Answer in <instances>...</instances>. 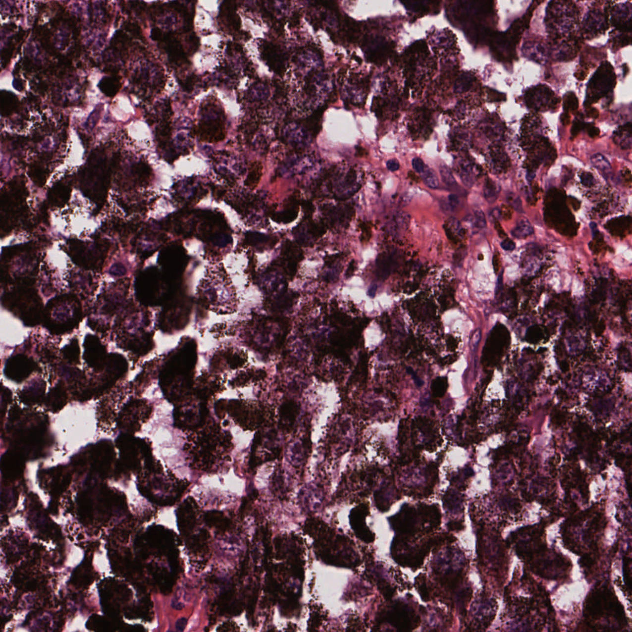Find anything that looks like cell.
<instances>
[{
  "mask_svg": "<svg viewBox=\"0 0 632 632\" xmlns=\"http://www.w3.org/2000/svg\"><path fill=\"white\" fill-rule=\"evenodd\" d=\"M540 527H533L519 531L514 536L516 552L534 573L544 578L556 579L568 573L569 562L562 555L547 548Z\"/></svg>",
  "mask_w": 632,
  "mask_h": 632,
  "instance_id": "cell-1",
  "label": "cell"
},
{
  "mask_svg": "<svg viewBox=\"0 0 632 632\" xmlns=\"http://www.w3.org/2000/svg\"><path fill=\"white\" fill-rule=\"evenodd\" d=\"M401 59L406 92L408 94V90H411L414 96H420L437 69L436 60L431 56L427 43L424 40L415 42L406 50Z\"/></svg>",
  "mask_w": 632,
  "mask_h": 632,
  "instance_id": "cell-2",
  "label": "cell"
},
{
  "mask_svg": "<svg viewBox=\"0 0 632 632\" xmlns=\"http://www.w3.org/2000/svg\"><path fill=\"white\" fill-rule=\"evenodd\" d=\"M198 293L210 310L214 312L230 314L237 309L234 285L221 268L208 270L201 282Z\"/></svg>",
  "mask_w": 632,
  "mask_h": 632,
  "instance_id": "cell-3",
  "label": "cell"
},
{
  "mask_svg": "<svg viewBox=\"0 0 632 632\" xmlns=\"http://www.w3.org/2000/svg\"><path fill=\"white\" fill-rule=\"evenodd\" d=\"M82 318L78 299L71 295H62L49 301L44 309L45 325L50 332L62 334L73 330Z\"/></svg>",
  "mask_w": 632,
  "mask_h": 632,
  "instance_id": "cell-4",
  "label": "cell"
},
{
  "mask_svg": "<svg viewBox=\"0 0 632 632\" xmlns=\"http://www.w3.org/2000/svg\"><path fill=\"white\" fill-rule=\"evenodd\" d=\"M579 19L580 12L573 1H551L546 9L545 24L552 42L574 36Z\"/></svg>",
  "mask_w": 632,
  "mask_h": 632,
  "instance_id": "cell-5",
  "label": "cell"
},
{
  "mask_svg": "<svg viewBox=\"0 0 632 632\" xmlns=\"http://www.w3.org/2000/svg\"><path fill=\"white\" fill-rule=\"evenodd\" d=\"M32 285L19 284L16 289L7 293L2 302L14 314L19 316L26 325L34 326L44 320L42 301Z\"/></svg>",
  "mask_w": 632,
  "mask_h": 632,
  "instance_id": "cell-6",
  "label": "cell"
},
{
  "mask_svg": "<svg viewBox=\"0 0 632 632\" xmlns=\"http://www.w3.org/2000/svg\"><path fill=\"white\" fill-rule=\"evenodd\" d=\"M586 603L585 613L589 620L608 621L611 628H614L612 621L616 628H622L626 624L625 614L618 599L608 587L594 589Z\"/></svg>",
  "mask_w": 632,
  "mask_h": 632,
  "instance_id": "cell-7",
  "label": "cell"
},
{
  "mask_svg": "<svg viewBox=\"0 0 632 632\" xmlns=\"http://www.w3.org/2000/svg\"><path fill=\"white\" fill-rule=\"evenodd\" d=\"M616 84V76L613 67L604 61L599 67L589 82L586 104L590 105L608 96Z\"/></svg>",
  "mask_w": 632,
  "mask_h": 632,
  "instance_id": "cell-8",
  "label": "cell"
},
{
  "mask_svg": "<svg viewBox=\"0 0 632 632\" xmlns=\"http://www.w3.org/2000/svg\"><path fill=\"white\" fill-rule=\"evenodd\" d=\"M609 2H596L589 10L581 26V34L584 39H593L603 34L609 28V13L611 5Z\"/></svg>",
  "mask_w": 632,
  "mask_h": 632,
  "instance_id": "cell-9",
  "label": "cell"
},
{
  "mask_svg": "<svg viewBox=\"0 0 632 632\" xmlns=\"http://www.w3.org/2000/svg\"><path fill=\"white\" fill-rule=\"evenodd\" d=\"M527 106L535 111H554L558 109L561 100L546 85H538L528 89L524 95Z\"/></svg>",
  "mask_w": 632,
  "mask_h": 632,
  "instance_id": "cell-10",
  "label": "cell"
},
{
  "mask_svg": "<svg viewBox=\"0 0 632 632\" xmlns=\"http://www.w3.org/2000/svg\"><path fill=\"white\" fill-rule=\"evenodd\" d=\"M435 124L434 111L426 106L415 107L409 116V130L416 139H427L432 134Z\"/></svg>",
  "mask_w": 632,
  "mask_h": 632,
  "instance_id": "cell-11",
  "label": "cell"
},
{
  "mask_svg": "<svg viewBox=\"0 0 632 632\" xmlns=\"http://www.w3.org/2000/svg\"><path fill=\"white\" fill-rule=\"evenodd\" d=\"M430 44L436 56L441 59L457 56L459 49L455 34L449 29L430 35Z\"/></svg>",
  "mask_w": 632,
  "mask_h": 632,
  "instance_id": "cell-12",
  "label": "cell"
},
{
  "mask_svg": "<svg viewBox=\"0 0 632 632\" xmlns=\"http://www.w3.org/2000/svg\"><path fill=\"white\" fill-rule=\"evenodd\" d=\"M84 348V359L90 367L98 370L105 368L108 355L99 338L93 335H87Z\"/></svg>",
  "mask_w": 632,
  "mask_h": 632,
  "instance_id": "cell-13",
  "label": "cell"
},
{
  "mask_svg": "<svg viewBox=\"0 0 632 632\" xmlns=\"http://www.w3.org/2000/svg\"><path fill=\"white\" fill-rule=\"evenodd\" d=\"M36 366L32 359L24 355H16L7 360L4 372L9 378L21 380L31 374Z\"/></svg>",
  "mask_w": 632,
  "mask_h": 632,
  "instance_id": "cell-14",
  "label": "cell"
},
{
  "mask_svg": "<svg viewBox=\"0 0 632 632\" xmlns=\"http://www.w3.org/2000/svg\"><path fill=\"white\" fill-rule=\"evenodd\" d=\"M550 52L554 58L560 61H570L576 56L581 47V40L573 36L552 42Z\"/></svg>",
  "mask_w": 632,
  "mask_h": 632,
  "instance_id": "cell-15",
  "label": "cell"
},
{
  "mask_svg": "<svg viewBox=\"0 0 632 632\" xmlns=\"http://www.w3.org/2000/svg\"><path fill=\"white\" fill-rule=\"evenodd\" d=\"M463 554L456 550L448 549L438 554L435 561L436 570L443 574H450L451 572L458 571L463 567Z\"/></svg>",
  "mask_w": 632,
  "mask_h": 632,
  "instance_id": "cell-16",
  "label": "cell"
},
{
  "mask_svg": "<svg viewBox=\"0 0 632 632\" xmlns=\"http://www.w3.org/2000/svg\"><path fill=\"white\" fill-rule=\"evenodd\" d=\"M491 49L496 58L510 62L516 58V45L506 34H496L491 36Z\"/></svg>",
  "mask_w": 632,
  "mask_h": 632,
  "instance_id": "cell-17",
  "label": "cell"
},
{
  "mask_svg": "<svg viewBox=\"0 0 632 632\" xmlns=\"http://www.w3.org/2000/svg\"><path fill=\"white\" fill-rule=\"evenodd\" d=\"M611 23L616 32L632 34V5L623 3L612 7Z\"/></svg>",
  "mask_w": 632,
  "mask_h": 632,
  "instance_id": "cell-18",
  "label": "cell"
},
{
  "mask_svg": "<svg viewBox=\"0 0 632 632\" xmlns=\"http://www.w3.org/2000/svg\"><path fill=\"white\" fill-rule=\"evenodd\" d=\"M523 53L528 58L539 63H544L548 57V52L545 44L536 40H530L523 46Z\"/></svg>",
  "mask_w": 632,
  "mask_h": 632,
  "instance_id": "cell-19",
  "label": "cell"
},
{
  "mask_svg": "<svg viewBox=\"0 0 632 632\" xmlns=\"http://www.w3.org/2000/svg\"><path fill=\"white\" fill-rule=\"evenodd\" d=\"M284 136L290 144L295 147L305 146L309 142L307 130L298 124L288 125L284 130Z\"/></svg>",
  "mask_w": 632,
  "mask_h": 632,
  "instance_id": "cell-20",
  "label": "cell"
},
{
  "mask_svg": "<svg viewBox=\"0 0 632 632\" xmlns=\"http://www.w3.org/2000/svg\"><path fill=\"white\" fill-rule=\"evenodd\" d=\"M472 136L466 126H458L451 133L450 140L453 149L463 150L470 146Z\"/></svg>",
  "mask_w": 632,
  "mask_h": 632,
  "instance_id": "cell-21",
  "label": "cell"
},
{
  "mask_svg": "<svg viewBox=\"0 0 632 632\" xmlns=\"http://www.w3.org/2000/svg\"><path fill=\"white\" fill-rule=\"evenodd\" d=\"M116 286L110 288L109 292L105 293L101 298V312L105 315H112L118 308L119 302L122 297H120L117 292Z\"/></svg>",
  "mask_w": 632,
  "mask_h": 632,
  "instance_id": "cell-22",
  "label": "cell"
},
{
  "mask_svg": "<svg viewBox=\"0 0 632 632\" xmlns=\"http://www.w3.org/2000/svg\"><path fill=\"white\" fill-rule=\"evenodd\" d=\"M295 236L298 241L302 243L310 242L313 238L320 237L324 233V229L316 224H302L296 228Z\"/></svg>",
  "mask_w": 632,
  "mask_h": 632,
  "instance_id": "cell-23",
  "label": "cell"
},
{
  "mask_svg": "<svg viewBox=\"0 0 632 632\" xmlns=\"http://www.w3.org/2000/svg\"><path fill=\"white\" fill-rule=\"evenodd\" d=\"M391 614V621L398 628H408L411 625V613L406 606H396Z\"/></svg>",
  "mask_w": 632,
  "mask_h": 632,
  "instance_id": "cell-24",
  "label": "cell"
},
{
  "mask_svg": "<svg viewBox=\"0 0 632 632\" xmlns=\"http://www.w3.org/2000/svg\"><path fill=\"white\" fill-rule=\"evenodd\" d=\"M614 142L623 149H630L632 146V124H628L619 127L614 133Z\"/></svg>",
  "mask_w": 632,
  "mask_h": 632,
  "instance_id": "cell-25",
  "label": "cell"
},
{
  "mask_svg": "<svg viewBox=\"0 0 632 632\" xmlns=\"http://www.w3.org/2000/svg\"><path fill=\"white\" fill-rule=\"evenodd\" d=\"M494 607L491 602H479L474 606V613L479 621H483L484 624L489 623L495 614Z\"/></svg>",
  "mask_w": 632,
  "mask_h": 632,
  "instance_id": "cell-26",
  "label": "cell"
},
{
  "mask_svg": "<svg viewBox=\"0 0 632 632\" xmlns=\"http://www.w3.org/2000/svg\"><path fill=\"white\" fill-rule=\"evenodd\" d=\"M298 406L297 404L292 401L287 402L282 406L280 410V418L283 423H287L291 425L295 422L298 415Z\"/></svg>",
  "mask_w": 632,
  "mask_h": 632,
  "instance_id": "cell-27",
  "label": "cell"
},
{
  "mask_svg": "<svg viewBox=\"0 0 632 632\" xmlns=\"http://www.w3.org/2000/svg\"><path fill=\"white\" fill-rule=\"evenodd\" d=\"M305 446L301 441H296L290 446L288 450V460L293 465L298 466L301 465L305 459Z\"/></svg>",
  "mask_w": 632,
  "mask_h": 632,
  "instance_id": "cell-28",
  "label": "cell"
},
{
  "mask_svg": "<svg viewBox=\"0 0 632 632\" xmlns=\"http://www.w3.org/2000/svg\"><path fill=\"white\" fill-rule=\"evenodd\" d=\"M462 498L455 491H448L444 498V505L451 513L460 512L462 508Z\"/></svg>",
  "mask_w": 632,
  "mask_h": 632,
  "instance_id": "cell-29",
  "label": "cell"
},
{
  "mask_svg": "<svg viewBox=\"0 0 632 632\" xmlns=\"http://www.w3.org/2000/svg\"><path fill=\"white\" fill-rule=\"evenodd\" d=\"M65 360L71 363H78L80 356V348L78 340L73 338L61 351Z\"/></svg>",
  "mask_w": 632,
  "mask_h": 632,
  "instance_id": "cell-30",
  "label": "cell"
},
{
  "mask_svg": "<svg viewBox=\"0 0 632 632\" xmlns=\"http://www.w3.org/2000/svg\"><path fill=\"white\" fill-rule=\"evenodd\" d=\"M459 171L464 184L466 186H472L474 182V177H475L472 163L468 160L461 162L459 167Z\"/></svg>",
  "mask_w": 632,
  "mask_h": 632,
  "instance_id": "cell-31",
  "label": "cell"
},
{
  "mask_svg": "<svg viewBox=\"0 0 632 632\" xmlns=\"http://www.w3.org/2000/svg\"><path fill=\"white\" fill-rule=\"evenodd\" d=\"M534 232L533 228L531 226L530 223L526 219H521L518 221L516 226L512 230L513 236L523 239L530 235L532 234Z\"/></svg>",
  "mask_w": 632,
  "mask_h": 632,
  "instance_id": "cell-32",
  "label": "cell"
},
{
  "mask_svg": "<svg viewBox=\"0 0 632 632\" xmlns=\"http://www.w3.org/2000/svg\"><path fill=\"white\" fill-rule=\"evenodd\" d=\"M484 196L488 202L493 203L495 202L498 197L500 189L492 180H486L483 189Z\"/></svg>",
  "mask_w": 632,
  "mask_h": 632,
  "instance_id": "cell-33",
  "label": "cell"
},
{
  "mask_svg": "<svg viewBox=\"0 0 632 632\" xmlns=\"http://www.w3.org/2000/svg\"><path fill=\"white\" fill-rule=\"evenodd\" d=\"M591 162L594 167L604 174H608L609 172H611V164L603 155L599 154L593 155L591 158Z\"/></svg>",
  "mask_w": 632,
  "mask_h": 632,
  "instance_id": "cell-34",
  "label": "cell"
},
{
  "mask_svg": "<svg viewBox=\"0 0 632 632\" xmlns=\"http://www.w3.org/2000/svg\"><path fill=\"white\" fill-rule=\"evenodd\" d=\"M392 258L390 256H382L377 262L378 274L380 277H387L392 270Z\"/></svg>",
  "mask_w": 632,
  "mask_h": 632,
  "instance_id": "cell-35",
  "label": "cell"
},
{
  "mask_svg": "<svg viewBox=\"0 0 632 632\" xmlns=\"http://www.w3.org/2000/svg\"><path fill=\"white\" fill-rule=\"evenodd\" d=\"M563 107L564 113L569 114V112L575 111L578 109L579 100L574 93L569 92L564 97Z\"/></svg>",
  "mask_w": 632,
  "mask_h": 632,
  "instance_id": "cell-36",
  "label": "cell"
},
{
  "mask_svg": "<svg viewBox=\"0 0 632 632\" xmlns=\"http://www.w3.org/2000/svg\"><path fill=\"white\" fill-rule=\"evenodd\" d=\"M448 383L446 378H438L433 381L431 389L433 396L435 398H441L447 390Z\"/></svg>",
  "mask_w": 632,
  "mask_h": 632,
  "instance_id": "cell-37",
  "label": "cell"
},
{
  "mask_svg": "<svg viewBox=\"0 0 632 632\" xmlns=\"http://www.w3.org/2000/svg\"><path fill=\"white\" fill-rule=\"evenodd\" d=\"M422 179L425 184L427 187L431 189H436L439 185V181L438 177H436V174L433 170L426 167L423 171L421 173Z\"/></svg>",
  "mask_w": 632,
  "mask_h": 632,
  "instance_id": "cell-38",
  "label": "cell"
},
{
  "mask_svg": "<svg viewBox=\"0 0 632 632\" xmlns=\"http://www.w3.org/2000/svg\"><path fill=\"white\" fill-rule=\"evenodd\" d=\"M262 174V165L257 163V164L253 165L252 169L250 170L249 175L247 179L248 185L250 187H255L259 182L261 176Z\"/></svg>",
  "mask_w": 632,
  "mask_h": 632,
  "instance_id": "cell-39",
  "label": "cell"
},
{
  "mask_svg": "<svg viewBox=\"0 0 632 632\" xmlns=\"http://www.w3.org/2000/svg\"><path fill=\"white\" fill-rule=\"evenodd\" d=\"M298 213L295 210H285L284 211L278 212L274 215V219L283 223H289L293 221L297 217Z\"/></svg>",
  "mask_w": 632,
  "mask_h": 632,
  "instance_id": "cell-40",
  "label": "cell"
},
{
  "mask_svg": "<svg viewBox=\"0 0 632 632\" xmlns=\"http://www.w3.org/2000/svg\"><path fill=\"white\" fill-rule=\"evenodd\" d=\"M248 242L252 245H259L269 240V237L264 234L257 232H250L247 235Z\"/></svg>",
  "mask_w": 632,
  "mask_h": 632,
  "instance_id": "cell-41",
  "label": "cell"
},
{
  "mask_svg": "<svg viewBox=\"0 0 632 632\" xmlns=\"http://www.w3.org/2000/svg\"><path fill=\"white\" fill-rule=\"evenodd\" d=\"M392 488L389 486H384L378 491L376 498L377 503H382L383 506H387L389 503L390 496H392Z\"/></svg>",
  "mask_w": 632,
  "mask_h": 632,
  "instance_id": "cell-42",
  "label": "cell"
},
{
  "mask_svg": "<svg viewBox=\"0 0 632 632\" xmlns=\"http://www.w3.org/2000/svg\"><path fill=\"white\" fill-rule=\"evenodd\" d=\"M440 174L441 179L444 183L448 186H454L456 184V180L454 177L452 172L448 167L445 165H441L440 167Z\"/></svg>",
  "mask_w": 632,
  "mask_h": 632,
  "instance_id": "cell-43",
  "label": "cell"
},
{
  "mask_svg": "<svg viewBox=\"0 0 632 632\" xmlns=\"http://www.w3.org/2000/svg\"><path fill=\"white\" fill-rule=\"evenodd\" d=\"M619 360L621 365L625 367H631L632 355L630 351L625 347H622L619 353Z\"/></svg>",
  "mask_w": 632,
  "mask_h": 632,
  "instance_id": "cell-44",
  "label": "cell"
},
{
  "mask_svg": "<svg viewBox=\"0 0 632 632\" xmlns=\"http://www.w3.org/2000/svg\"><path fill=\"white\" fill-rule=\"evenodd\" d=\"M541 332L540 328L537 326H532L528 328L527 332L526 337L527 340L530 342H537L541 338Z\"/></svg>",
  "mask_w": 632,
  "mask_h": 632,
  "instance_id": "cell-45",
  "label": "cell"
},
{
  "mask_svg": "<svg viewBox=\"0 0 632 632\" xmlns=\"http://www.w3.org/2000/svg\"><path fill=\"white\" fill-rule=\"evenodd\" d=\"M481 337V332L480 328H477V329L474 331L471 339V347L473 352H475L476 348H477L479 343L480 342Z\"/></svg>",
  "mask_w": 632,
  "mask_h": 632,
  "instance_id": "cell-46",
  "label": "cell"
},
{
  "mask_svg": "<svg viewBox=\"0 0 632 632\" xmlns=\"http://www.w3.org/2000/svg\"><path fill=\"white\" fill-rule=\"evenodd\" d=\"M475 224L476 227L482 229L485 227L486 225V221L485 215L483 211L480 210H477L475 213Z\"/></svg>",
  "mask_w": 632,
  "mask_h": 632,
  "instance_id": "cell-47",
  "label": "cell"
},
{
  "mask_svg": "<svg viewBox=\"0 0 632 632\" xmlns=\"http://www.w3.org/2000/svg\"><path fill=\"white\" fill-rule=\"evenodd\" d=\"M508 202L510 203L511 206L516 211L519 212H523V205H522L520 198L516 196L515 195H510L508 197Z\"/></svg>",
  "mask_w": 632,
  "mask_h": 632,
  "instance_id": "cell-48",
  "label": "cell"
},
{
  "mask_svg": "<svg viewBox=\"0 0 632 632\" xmlns=\"http://www.w3.org/2000/svg\"><path fill=\"white\" fill-rule=\"evenodd\" d=\"M581 345L583 343L579 338L573 337L569 338L568 340V346L571 352H577V351L580 349Z\"/></svg>",
  "mask_w": 632,
  "mask_h": 632,
  "instance_id": "cell-49",
  "label": "cell"
},
{
  "mask_svg": "<svg viewBox=\"0 0 632 632\" xmlns=\"http://www.w3.org/2000/svg\"><path fill=\"white\" fill-rule=\"evenodd\" d=\"M109 273L113 276H122L125 273V269L121 264H115L110 269Z\"/></svg>",
  "mask_w": 632,
  "mask_h": 632,
  "instance_id": "cell-50",
  "label": "cell"
},
{
  "mask_svg": "<svg viewBox=\"0 0 632 632\" xmlns=\"http://www.w3.org/2000/svg\"><path fill=\"white\" fill-rule=\"evenodd\" d=\"M412 164L413 169L415 170V171L420 173V174L424 170L426 167L424 162L420 158H414Z\"/></svg>",
  "mask_w": 632,
  "mask_h": 632,
  "instance_id": "cell-51",
  "label": "cell"
},
{
  "mask_svg": "<svg viewBox=\"0 0 632 632\" xmlns=\"http://www.w3.org/2000/svg\"><path fill=\"white\" fill-rule=\"evenodd\" d=\"M581 181L585 186L591 187L594 185V179L593 175L590 173L586 172L581 175Z\"/></svg>",
  "mask_w": 632,
  "mask_h": 632,
  "instance_id": "cell-52",
  "label": "cell"
},
{
  "mask_svg": "<svg viewBox=\"0 0 632 632\" xmlns=\"http://www.w3.org/2000/svg\"><path fill=\"white\" fill-rule=\"evenodd\" d=\"M406 371H407L409 374L412 376V378H413L414 381H415V383H416V385H417V387H421L423 386V381L421 379L420 377H419L417 373H416L415 371L413 370V368L408 367L406 368Z\"/></svg>",
  "mask_w": 632,
  "mask_h": 632,
  "instance_id": "cell-53",
  "label": "cell"
},
{
  "mask_svg": "<svg viewBox=\"0 0 632 632\" xmlns=\"http://www.w3.org/2000/svg\"><path fill=\"white\" fill-rule=\"evenodd\" d=\"M501 247L506 251H513L515 249L516 245L512 240L506 239L501 243Z\"/></svg>",
  "mask_w": 632,
  "mask_h": 632,
  "instance_id": "cell-54",
  "label": "cell"
},
{
  "mask_svg": "<svg viewBox=\"0 0 632 632\" xmlns=\"http://www.w3.org/2000/svg\"><path fill=\"white\" fill-rule=\"evenodd\" d=\"M187 619L185 618H180L175 624V628L178 632H183L187 625Z\"/></svg>",
  "mask_w": 632,
  "mask_h": 632,
  "instance_id": "cell-55",
  "label": "cell"
},
{
  "mask_svg": "<svg viewBox=\"0 0 632 632\" xmlns=\"http://www.w3.org/2000/svg\"><path fill=\"white\" fill-rule=\"evenodd\" d=\"M387 166L390 171L395 172L396 171V170H398L399 168H400V164H399L398 160H396V159H391L388 160L387 162Z\"/></svg>",
  "mask_w": 632,
  "mask_h": 632,
  "instance_id": "cell-56",
  "label": "cell"
},
{
  "mask_svg": "<svg viewBox=\"0 0 632 632\" xmlns=\"http://www.w3.org/2000/svg\"><path fill=\"white\" fill-rule=\"evenodd\" d=\"M449 203L451 207L455 208L458 205L459 198L456 195H450L448 197Z\"/></svg>",
  "mask_w": 632,
  "mask_h": 632,
  "instance_id": "cell-57",
  "label": "cell"
},
{
  "mask_svg": "<svg viewBox=\"0 0 632 632\" xmlns=\"http://www.w3.org/2000/svg\"><path fill=\"white\" fill-rule=\"evenodd\" d=\"M377 290V285L373 284L369 288L368 294L370 298H374Z\"/></svg>",
  "mask_w": 632,
  "mask_h": 632,
  "instance_id": "cell-58",
  "label": "cell"
},
{
  "mask_svg": "<svg viewBox=\"0 0 632 632\" xmlns=\"http://www.w3.org/2000/svg\"><path fill=\"white\" fill-rule=\"evenodd\" d=\"M503 271L501 272V274H500V275H499V277H498V282H497V285H496V293H498V292H500V290L501 289V288H502V285H503Z\"/></svg>",
  "mask_w": 632,
  "mask_h": 632,
  "instance_id": "cell-59",
  "label": "cell"
},
{
  "mask_svg": "<svg viewBox=\"0 0 632 632\" xmlns=\"http://www.w3.org/2000/svg\"><path fill=\"white\" fill-rule=\"evenodd\" d=\"M587 114L588 116L591 117H597L598 116V111L594 108H590L587 111Z\"/></svg>",
  "mask_w": 632,
  "mask_h": 632,
  "instance_id": "cell-60",
  "label": "cell"
},
{
  "mask_svg": "<svg viewBox=\"0 0 632 632\" xmlns=\"http://www.w3.org/2000/svg\"><path fill=\"white\" fill-rule=\"evenodd\" d=\"M172 606L173 608L176 609H180L183 608V606H181V603H180L179 602L177 601H172Z\"/></svg>",
  "mask_w": 632,
  "mask_h": 632,
  "instance_id": "cell-61",
  "label": "cell"
},
{
  "mask_svg": "<svg viewBox=\"0 0 632 632\" xmlns=\"http://www.w3.org/2000/svg\"><path fill=\"white\" fill-rule=\"evenodd\" d=\"M590 227H591V230H592L593 236H594V235H596V232H598V228H597V225L595 224V223L591 222L590 224Z\"/></svg>",
  "mask_w": 632,
  "mask_h": 632,
  "instance_id": "cell-62",
  "label": "cell"
},
{
  "mask_svg": "<svg viewBox=\"0 0 632 632\" xmlns=\"http://www.w3.org/2000/svg\"><path fill=\"white\" fill-rule=\"evenodd\" d=\"M561 119L562 120H563V123H568L569 119H569V114L567 113H564L563 115H562Z\"/></svg>",
  "mask_w": 632,
  "mask_h": 632,
  "instance_id": "cell-63",
  "label": "cell"
}]
</instances>
